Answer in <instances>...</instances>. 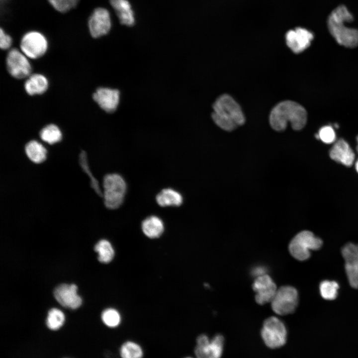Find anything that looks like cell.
Listing matches in <instances>:
<instances>
[{
  "instance_id": "cell-7",
  "label": "cell",
  "mask_w": 358,
  "mask_h": 358,
  "mask_svg": "<svg viewBox=\"0 0 358 358\" xmlns=\"http://www.w3.org/2000/svg\"><path fill=\"white\" fill-rule=\"evenodd\" d=\"M298 303V293L291 286L279 288L271 301L273 311L279 315H286L294 312Z\"/></svg>"
},
{
  "instance_id": "cell-33",
  "label": "cell",
  "mask_w": 358,
  "mask_h": 358,
  "mask_svg": "<svg viewBox=\"0 0 358 358\" xmlns=\"http://www.w3.org/2000/svg\"><path fill=\"white\" fill-rule=\"evenodd\" d=\"M355 168H356L357 172L358 173V159L357 160V161L356 162Z\"/></svg>"
},
{
  "instance_id": "cell-28",
  "label": "cell",
  "mask_w": 358,
  "mask_h": 358,
  "mask_svg": "<svg viewBox=\"0 0 358 358\" xmlns=\"http://www.w3.org/2000/svg\"><path fill=\"white\" fill-rule=\"evenodd\" d=\"M101 319L106 326L114 328L119 325L121 317L117 310L109 308L103 311L101 314Z\"/></svg>"
},
{
  "instance_id": "cell-15",
  "label": "cell",
  "mask_w": 358,
  "mask_h": 358,
  "mask_svg": "<svg viewBox=\"0 0 358 358\" xmlns=\"http://www.w3.org/2000/svg\"><path fill=\"white\" fill-rule=\"evenodd\" d=\"M56 300L63 306L73 309L79 307L82 300L77 294L76 285L62 284L58 286L54 291Z\"/></svg>"
},
{
  "instance_id": "cell-9",
  "label": "cell",
  "mask_w": 358,
  "mask_h": 358,
  "mask_svg": "<svg viewBox=\"0 0 358 358\" xmlns=\"http://www.w3.org/2000/svg\"><path fill=\"white\" fill-rule=\"evenodd\" d=\"M224 338L216 335L212 339L204 334L196 339L194 353L196 358H221L223 353Z\"/></svg>"
},
{
  "instance_id": "cell-12",
  "label": "cell",
  "mask_w": 358,
  "mask_h": 358,
  "mask_svg": "<svg viewBox=\"0 0 358 358\" xmlns=\"http://www.w3.org/2000/svg\"><path fill=\"white\" fill-rule=\"evenodd\" d=\"M88 25L92 37L96 38L106 35L111 27L109 11L103 7L95 9L89 18Z\"/></svg>"
},
{
  "instance_id": "cell-10",
  "label": "cell",
  "mask_w": 358,
  "mask_h": 358,
  "mask_svg": "<svg viewBox=\"0 0 358 358\" xmlns=\"http://www.w3.org/2000/svg\"><path fill=\"white\" fill-rule=\"evenodd\" d=\"M8 72L17 79L27 78L31 75L32 67L29 58L17 49H11L6 57Z\"/></svg>"
},
{
  "instance_id": "cell-4",
  "label": "cell",
  "mask_w": 358,
  "mask_h": 358,
  "mask_svg": "<svg viewBox=\"0 0 358 358\" xmlns=\"http://www.w3.org/2000/svg\"><path fill=\"white\" fill-rule=\"evenodd\" d=\"M103 202L110 210L119 208L122 204L126 191V183L123 177L116 173L105 175L102 183Z\"/></svg>"
},
{
  "instance_id": "cell-27",
  "label": "cell",
  "mask_w": 358,
  "mask_h": 358,
  "mask_svg": "<svg viewBox=\"0 0 358 358\" xmlns=\"http://www.w3.org/2000/svg\"><path fill=\"white\" fill-rule=\"evenodd\" d=\"M65 319L62 311L57 308H52L48 312L46 322L47 326L50 330H57L64 324Z\"/></svg>"
},
{
  "instance_id": "cell-26",
  "label": "cell",
  "mask_w": 358,
  "mask_h": 358,
  "mask_svg": "<svg viewBox=\"0 0 358 358\" xmlns=\"http://www.w3.org/2000/svg\"><path fill=\"white\" fill-rule=\"evenodd\" d=\"M319 288L320 295L323 298L332 300L337 297L339 285L335 281L325 280L321 282Z\"/></svg>"
},
{
  "instance_id": "cell-24",
  "label": "cell",
  "mask_w": 358,
  "mask_h": 358,
  "mask_svg": "<svg viewBox=\"0 0 358 358\" xmlns=\"http://www.w3.org/2000/svg\"><path fill=\"white\" fill-rule=\"evenodd\" d=\"M94 250L98 253V260L102 263H109L114 256V250L106 240H100L95 246Z\"/></svg>"
},
{
  "instance_id": "cell-30",
  "label": "cell",
  "mask_w": 358,
  "mask_h": 358,
  "mask_svg": "<svg viewBox=\"0 0 358 358\" xmlns=\"http://www.w3.org/2000/svg\"><path fill=\"white\" fill-rule=\"evenodd\" d=\"M51 5L61 12H67L74 8L79 0H48Z\"/></svg>"
},
{
  "instance_id": "cell-1",
  "label": "cell",
  "mask_w": 358,
  "mask_h": 358,
  "mask_svg": "<svg viewBox=\"0 0 358 358\" xmlns=\"http://www.w3.org/2000/svg\"><path fill=\"white\" fill-rule=\"evenodd\" d=\"M307 119L305 109L300 104L285 100L277 104L271 110L269 121L271 127L278 132L284 131L288 123L293 130H300L306 125Z\"/></svg>"
},
{
  "instance_id": "cell-2",
  "label": "cell",
  "mask_w": 358,
  "mask_h": 358,
  "mask_svg": "<svg viewBox=\"0 0 358 358\" xmlns=\"http://www.w3.org/2000/svg\"><path fill=\"white\" fill-rule=\"evenodd\" d=\"M354 20L353 14L344 5L334 8L328 16L327 26L337 42L347 48L358 46V29L345 26Z\"/></svg>"
},
{
  "instance_id": "cell-21",
  "label": "cell",
  "mask_w": 358,
  "mask_h": 358,
  "mask_svg": "<svg viewBox=\"0 0 358 358\" xmlns=\"http://www.w3.org/2000/svg\"><path fill=\"white\" fill-rule=\"evenodd\" d=\"M141 228L144 234L150 238H158L162 234L164 230L162 220L154 215L145 219L142 223Z\"/></svg>"
},
{
  "instance_id": "cell-5",
  "label": "cell",
  "mask_w": 358,
  "mask_h": 358,
  "mask_svg": "<svg viewBox=\"0 0 358 358\" xmlns=\"http://www.w3.org/2000/svg\"><path fill=\"white\" fill-rule=\"evenodd\" d=\"M322 240L307 230L301 231L291 240L289 251L291 256L300 261L308 259L311 251L318 250L322 247Z\"/></svg>"
},
{
  "instance_id": "cell-8",
  "label": "cell",
  "mask_w": 358,
  "mask_h": 358,
  "mask_svg": "<svg viewBox=\"0 0 358 358\" xmlns=\"http://www.w3.org/2000/svg\"><path fill=\"white\" fill-rule=\"evenodd\" d=\"M20 47L21 51L29 58L38 59L46 52L48 43L45 36L39 32L31 31L22 37Z\"/></svg>"
},
{
  "instance_id": "cell-16",
  "label": "cell",
  "mask_w": 358,
  "mask_h": 358,
  "mask_svg": "<svg viewBox=\"0 0 358 358\" xmlns=\"http://www.w3.org/2000/svg\"><path fill=\"white\" fill-rule=\"evenodd\" d=\"M92 98L102 109L112 113L115 111L119 104L120 92L116 89L99 88L93 93Z\"/></svg>"
},
{
  "instance_id": "cell-35",
  "label": "cell",
  "mask_w": 358,
  "mask_h": 358,
  "mask_svg": "<svg viewBox=\"0 0 358 358\" xmlns=\"http://www.w3.org/2000/svg\"><path fill=\"white\" fill-rule=\"evenodd\" d=\"M190 358V357H186V358Z\"/></svg>"
},
{
  "instance_id": "cell-22",
  "label": "cell",
  "mask_w": 358,
  "mask_h": 358,
  "mask_svg": "<svg viewBox=\"0 0 358 358\" xmlns=\"http://www.w3.org/2000/svg\"><path fill=\"white\" fill-rule=\"evenodd\" d=\"M157 203L162 207L179 206L183 201L182 195L172 188H165L156 196Z\"/></svg>"
},
{
  "instance_id": "cell-14",
  "label": "cell",
  "mask_w": 358,
  "mask_h": 358,
  "mask_svg": "<svg viewBox=\"0 0 358 358\" xmlns=\"http://www.w3.org/2000/svg\"><path fill=\"white\" fill-rule=\"evenodd\" d=\"M252 287L256 292L255 300L260 305L271 302L277 290L275 283L267 274L257 277Z\"/></svg>"
},
{
  "instance_id": "cell-25",
  "label": "cell",
  "mask_w": 358,
  "mask_h": 358,
  "mask_svg": "<svg viewBox=\"0 0 358 358\" xmlns=\"http://www.w3.org/2000/svg\"><path fill=\"white\" fill-rule=\"evenodd\" d=\"M121 358H142L143 351L141 347L133 341L124 342L120 348Z\"/></svg>"
},
{
  "instance_id": "cell-34",
  "label": "cell",
  "mask_w": 358,
  "mask_h": 358,
  "mask_svg": "<svg viewBox=\"0 0 358 358\" xmlns=\"http://www.w3.org/2000/svg\"><path fill=\"white\" fill-rule=\"evenodd\" d=\"M357 148H356V149H357V152L358 153V136H357Z\"/></svg>"
},
{
  "instance_id": "cell-3",
  "label": "cell",
  "mask_w": 358,
  "mask_h": 358,
  "mask_svg": "<svg viewBox=\"0 0 358 358\" xmlns=\"http://www.w3.org/2000/svg\"><path fill=\"white\" fill-rule=\"evenodd\" d=\"M212 118L222 129L232 131L245 122V117L239 104L230 95L220 96L213 105Z\"/></svg>"
},
{
  "instance_id": "cell-29",
  "label": "cell",
  "mask_w": 358,
  "mask_h": 358,
  "mask_svg": "<svg viewBox=\"0 0 358 358\" xmlns=\"http://www.w3.org/2000/svg\"><path fill=\"white\" fill-rule=\"evenodd\" d=\"M316 137L326 144H331L335 142L336 135L333 127L326 125L321 127Z\"/></svg>"
},
{
  "instance_id": "cell-31",
  "label": "cell",
  "mask_w": 358,
  "mask_h": 358,
  "mask_svg": "<svg viewBox=\"0 0 358 358\" xmlns=\"http://www.w3.org/2000/svg\"><path fill=\"white\" fill-rule=\"evenodd\" d=\"M12 40L11 37L6 34L4 31L0 28V47L2 50H6L9 48L12 44Z\"/></svg>"
},
{
  "instance_id": "cell-20",
  "label": "cell",
  "mask_w": 358,
  "mask_h": 358,
  "mask_svg": "<svg viewBox=\"0 0 358 358\" xmlns=\"http://www.w3.org/2000/svg\"><path fill=\"white\" fill-rule=\"evenodd\" d=\"M47 78L40 74H33L28 76L24 83V89L30 95L41 94L48 89Z\"/></svg>"
},
{
  "instance_id": "cell-19",
  "label": "cell",
  "mask_w": 358,
  "mask_h": 358,
  "mask_svg": "<svg viewBox=\"0 0 358 358\" xmlns=\"http://www.w3.org/2000/svg\"><path fill=\"white\" fill-rule=\"evenodd\" d=\"M24 150L27 158L34 164H41L46 160L47 149L42 143L35 139L27 142L24 145Z\"/></svg>"
},
{
  "instance_id": "cell-18",
  "label": "cell",
  "mask_w": 358,
  "mask_h": 358,
  "mask_svg": "<svg viewBox=\"0 0 358 358\" xmlns=\"http://www.w3.org/2000/svg\"><path fill=\"white\" fill-rule=\"evenodd\" d=\"M111 6L123 25L131 26L135 23L134 12L128 0H109Z\"/></svg>"
},
{
  "instance_id": "cell-13",
  "label": "cell",
  "mask_w": 358,
  "mask_h": 358,
  "mask_svg": "<svg viewBox=\"0 0 358 358\" xmlns=\"http://www.w3.org/2000/svg\"><path fill=\"white\" fill-rule=\"evenodd\" d=\"M285 37L287 46L293 52L298 54L309 47L314 34L306 28L298 27L288 30Z\"/></svg>"
},
{
  "instance_id": "cell-32",
  "label": "cell",
  "mask_w": 358,
  "mask_h": 358,
  "mask_svg": "<svg viewBox=\"0 0 358 358\" xmlns=\"http://www.w3.org/2000/svg\"><path fill=\"white\" fill-rule=\"evenodd\" d=\"M266 269L263 267H259L253 270V274L257 277L267 274Z\"/></svg>"
},
{
  "instance_id": "cell-17",
  "label": "cell",
  "mask_w": 358,
  "mask_h": 358,
  "mask_svg": "<svg viewBox=\"0 0 358 358\" xmlns=\"http://www.w3.org/2000/svg\"><path fill=\"white\" fill-rule=\"evenodd\" d=\"M330 157L333 160L350 167L354 163L355 155L349 144L340 139L335 142L330 150Z\"/></svg>"
},
{
  "instance_id": "cell-23",
  "label": "cell",
  "mask_w": 358,
  "mask_h": 358,
  "mask_svg": "<svg viewBox=\"0 0 358 358\" xmlns=\"http://www.w3.org/2000/svg\"><path fill=\"white\" fill-rule=\"evenodd\" d=\"M41 143L53 145L60 142L63 135L60 128L55 124H49L44 126L39 132Z\"/></svg>"
},
{
  "instance_id": "cell-11",
  "label": "cell",
  "mask_w": 358,
  "mask_h": 358,
  "mask_svg": "<svg viewBox=\"0 0 358 358\" xmlns=\"http://www.w3.org/2000/svg\"><path fill=\"white\" fill-rule=\"evenodd\" d=\"M345 268L351 286L358 288V244L349 243L342 249Z\"/></svg>"
},
{
  "instance_id": "cell-6",
  "label": "cell",
  "mask_w": 358,
  "mask_h": 358,
  "mask_svg": "<svg viewBox=\"0 0 358 358\" xmlns=\"http://www.w3.org/2000/svg\"><path fill=\"white\" fill-rule=\"evenodd\" d=\"M261 336L267 346L271 349H276L285 344L287 331L284 323L280 319L272 316L264 322Z\"/></svg>"
}]
</instances>
